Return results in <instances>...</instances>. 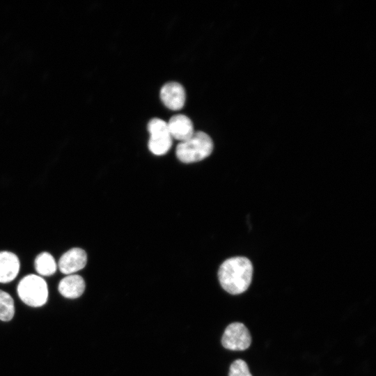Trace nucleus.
Returning <instances> with one entry per match:
<instances>
[{
  "label": "nucleus",
  "instance_id": "f257e3e1",
  "mask_svg": "<svg viewBox=\"0 0 376 376\" xmlns=\"http://www.w3.org/2000/svg\"><path fill=\"white\" fill-rule=\"evenodd\" d=\"M253 265L246 257L236 256L220 265L218 279L222 288L231 295H240L249 287L253 277Z\"/></svg>",
  "mask_w": 376,
  "mask_h": 376
},
{
  "label": "nucleus",
  "instance_id": "f03ea898",
  "mask_svg": "<svg viewBox=\"0 0 376 376\" xmlns=\"http://www.w3.org/2000/svg\"><path fill=\"white\" fill-rule=\"evenodd\" d=\"M213 150L210 136L202 131L194 132L187 140L180 142L175 150L178 159L183 163H193L207 157Z\"/></svg>",
  "mask_w": 376,
  "mask_h": 376
},
{
  "label": "nucleus",
  "instance_id": "7ed1b4c3",
  "mask_svg": "<svg viewBox=\"0 0 376 376\" xmlns=\"http://www.w3.org/2000/svg\"><path fill=\"white\" fill-rule=\"evenodd\" d=\"M17 292L20 299L32 307L45 305L49 295L46 281L36 274H28L23 277L17 285Z\"/></svg>",
  "mask_w": 376,
  "mask_h": 376
},
{
  "label": "nucleus",
  "instance_id": "20e7f679",
  "mask_svg": "<svg viewBox=\"0 0 376 376\" xmlns=\"http://www.w3.org/2000/svg\"><path fill=\"white\" fill-rule=\"evenodd\" d=\"M150 133L148 148L155 155H163L171 148L172 137L167 123L158 118H152L148 124Z\"/></svg>",
  "mask_w": 376,
  "mask_h": 376
},
{
  "label": "nucleus",
  "instance_id": "39448f33",
  "mask_svg": "<svg viewBox=\"0 0 376 376\" xmlns=\"http://www.w3.org/2000/svg\"><path fill=\"white\" fill-rule=\"evenodd\" d=\"M251 336L248 328L242 322L228 324L221 337V344L227 350L243 351L251 344Z\"/></svg>",
  "mask_w": 376,
  "mask_h": 376
},
{
  "label": "nucleus",
  "instance_id": "423d86ee",
  "mask_svg": "<svg viewBox=\"0 0 376 376\" xmlns=\"http://www.w3.org/2000/svg\"><path fill=\"white\" fill-rule=\"evenodd\" d=\"M86 251L75 247L65 252L58 260V268L63 274L70 275L82 269L86 265Z\"/></svg>",
  "mask_w": 376,
  "mask_h": 376
},
{
  "label": "nucleus",
  "instance_id": "0eeeda50",
  "mask_svg": "<svg viewBox=\"0 0 376 376\" xmlns=\"http://www.w3.org/2000/svg\"><path fill=\"white\" fill-rule=\"evenodd\" d=\"M160 98L164 104L169 109L180 110L185 102V88L178 82H168L161 88Z\"/></svg>",
  "mask_w": 376,
  "mask_h": 376
},
{
  "label": "nucleus",
  "instance_id": "6e6552de",
  "mask_svg": "<svg viewBox=\"0 0 376 376\" xmlns=\"http://www.w3.org/2000/svg\"><path fill=\"white\" fill-rule=\"evenodd\" d=\"M172 139L180 142L189 139L194 133V126L189 117L183 114L173 116L167 123Z\"/></svg>",
  "mask_w": 376,
  "mask_h": 376
},
{
  "label": "nucleus",
  "instance_id": "1a4fd4ad",
  "mask_svg": "<svg viewBox=\"0 0 376 376\" xmlns=\"http://www.w3.org/2000/svg\"><path fill=\"white\" fill-rule=\"evenodd\" d=\"M20 269L19 260L13 252L0 251V283H7L13 281Z\"/></svg>",
  "mask_w": 376,
  "mask_h": 376
},
{
  "label": "nucleus",
  "instance_id": "9d476101",
  "mask_svg": "<svg viewBox=\"0 0 376 376\" xmlns=\"http://www.w3.org/2000/svg\"><path fill=\"white\" fill-rule=\"evenodd\" d=\"M86 284L84 279L78 274H70L63 278L58 286L60 294L68 299H76L84 293Z\"/></svg>",
  "mask_w": 376,
  "mask_h": 376
},
{
  "label": "nucleus",
  "instance_id": "9b49d317",
  "mask_svg": "<svg viewBox=\"0 0 376 376\" xmlns=\"http://www.w3.org/2000/svg\"><path fill=\"white\" fill-rule=\"evenodd\" d=\"M35 269L40 276H49L56 271L54 258L49 253L44 251L38 254L34 262Z\"/></svg>",
  "mask_w": 376,
  "mask_h": 376
},
{
  "label": "nucleus",
  "instance_id": "f8f14e48",
  "mask_svg": "<svg viewBox=\"0 0 376 376\" xmlns=\"http://www.w3.org/2000/svg\"><path fill=\"white\" fill-rule=\"evenodd\" d=\"M15 314V304L12 297L6 292L0 290V320L8 322Z\"/></svg>",
  "mask_w": 376,
  "mask_h": 376
},
{
  "label": "nucleus",
  "instance_id": "ddd939ff",
  "mask_svg": "<svg viewBox=\"0 0 376 376\" xmlns=\"http://www.w3.org/2000/svg\"><path fill=\"white\" fill-rule=\"evenodd\" d=\"M228 376H253L246 362L242 359H236L230 365Z\"/></svg>",
  "mask_w": 376,
  "mask_h": 376
}]
</instances>
